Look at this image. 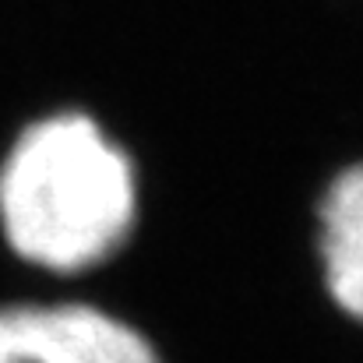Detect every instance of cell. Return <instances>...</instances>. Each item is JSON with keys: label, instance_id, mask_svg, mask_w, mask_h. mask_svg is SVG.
<instances>
[{"label": "cell", "instance_id": "6da1fadb", "mask_svg": "<svg viewBox=\"0 0 363 363\" xmlns=\"http://www.w3.org/2000/svg\"><path fill=\"white\" fill-rule=\"evenodd\" d=\"M138 219V177L85 113H53L18 134L0 166V226L11 250L46 272L113 257Z\"/></svg>", "mask_w": 363, "mask_h": 363}, {"label": "cell", "instance_id": "3957f363", "mask_svg": "<svg viewBox=\"0 0 363 363\" xmlns=\"http://www.w3.org/2000/svg\"><path fill=\"white\" fill-rule=\"evenodd\" d=\"M318 223L325 289L342 314L363 325V162L328 184Z\"/></svg>", "mask_w": 363, "mask_h": 363}, {"label": "cell", "instance_id": "7a4b0ae2", "mask_svg": "<svg viewBox=\"0 0 363 363\" xmlns=\"http://www.w3.org/2000/svg\"><path fill=\"white\" fill-rule=\"evenodd\" d=\"M0 363H162L152 342L92 303L0 307Z\"/></svg>", "mask_w": 363, "mask_h": 363}]
</instances>
